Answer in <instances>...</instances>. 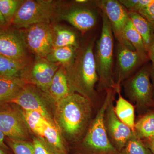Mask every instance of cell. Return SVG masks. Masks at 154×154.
Masks as SVG:
<instances>
[{
	"label": "cell",
	"instance_id": "25",
	"mask_svg": "<svg viewBox=\"0 0 154 154\" xmlns=\"http://www.w3.org/2000/svg\"><path fill=\"white\" fill-rule=\"evenodd\" d=\"M21 113L28 127L37 135L38 137L43 139L45 127L50 122L36 111L23 110Z\"/></svg>",
	"mask_w": 154,
	"mask_h": 154
},
{
	"label": "cell",
	"instance_id": "3",
	"mask_svg": "<svg viewBox=\"0 0 154 154\" xmlns=\"http://www.w3.org/2000/svg\"><path fill=\"white\" fill-rule=\"evenodd\" d=\"M101 36L97 41L94 52L95 63L99 77L98 88L116 89L113 78V33L108 19L102 13Z\"/></svg>",
	"mask_w": 154,
	"mask_h": 154
},
{
	"label": "cell",
	"instance_id": "31",
	"mask_svg": "<svg viewBox=\"0 0 154 154\" xmlns=\"http://www.w3.org/2000/svg\"><path fill=\"white\" fill-rule=\"evenodd\" d=\"M152 0H120L119 2L128 12H138L147 6Z\"/></svg>",
	"mask_w": 154,
	"mask_h": 154
},
{
	"label": "cell",
	"instance_id": "5",
	"mask_svg": "<svg viewBox=\"0 0 154 154\" xmlns=\"http://www.w3.org/2000/svg\"><path fill=\"white\" fill-rule=\"evenodd\" d=\"M115 92L114 89H107L104 103L91 123L84 140L85 146L96 151L103 152H116V149L109 140L105 122L106 110L110 99L115 95Z\"/></svg>",
	"mask_w": 154,
	"mask_h": 154
},
{
	"label": "cell",
	"instance_id": "13",
	"mask_svg": "<svg viewBox=\"0 0 154 154\" xmlns=\"http://www.w3.org/2000/svg\"><path fill=\"white\" fill-rule=\"evenodd\" d=\"M60 66L59 64L48 61L45 58H36L28 74V78L37 88L48 94L53 78Z\"/></svg>",
	"mask_w": 154,
	"mask_h": 154
},
{
	"label": "cell",
	"instance_id": "19",
	"mask_svg": "<svg viewBox=\"0 0 154 154\" xmlns=\"http://www.w3.org/2000/svg\"><path fill=\"white\" fill-rule=\"evenodd\" d=\"M131 21L136 30L142 37L147 51L154 36V25L137 12H128Z\"/></svg>",
	"mask_w": 154,
	"mask_h": 154
},
{
	"label": "cell",
	"instance_id": "39",
	"mask_svg": "<svg viewBox=\"0 0 154 154\" xmlns=\"http://www.w3.org/2000/svg\"><path fill=\"white\" fill-rule=\"evenodd\" d=\"M88 2V1H87V0H76V1H75L76 2L81 3V4L85 3L87 2Z\"/></svg>",
	"mask_w": 154,
	"mask_h": 154
},
{
	"label": "cell",
	"instance_id": "4",
	"mask_svg": "<svg viewBox=\"0 0 154 154\" xmlns=\"http://www.w3.org/2000/svg\"><path fill=\"white\" fill-rule=\"evenodd\" d=\"M56 10L54 1L27 0L19 7L11 24L17 29H25L35 24L48 22Z\"/></svg>",
	"mask_w": 154,
	"mask_h": 154
},
{
	"label": "cell",
	"instance_id": "32",
	"mask_svg": "<svg viewBox=\"0 0 154 154\" xmlns=\"http://www.w3.org/2000/svg\"><path fill=\"white\" fill-rule=\"evenodd\" d=\"M137 13L154 25V0Z\"/></svg>",
	"mask_w": 154,
	"mask_h": 154
},
{
	"label": "cell",
	"instance_id": "34",
	"mask_svg": "<svg viewBox=\"0 0 154 154\" xmlns=\"http://www.w3.org/2000/svg\"><path fill=\"white\" fill-rule=\"evenodd\" d=\"M146 146L151 152L152 154H154V137L147 139Z\"/></svg>",
	"mask_w": 154,
	"mask_h": 154
},
{
	"label": "cell",
	"instance_id": "26",
	"mask_svg": "<svg viewBox=\"0 0 154 154\" xmlns=\"http://www.w3.org/2000/svg\"><path fill=\"white\" fill-rule=\"evenodd\" d=\"M134 131L139 138L154 137V113H149L141 118L135 124Z\"/></svg>",
	"mask_w": 154,
	"mask_h": 154
},
{
	"label": "cell",
	"instance_id": "23",
	"mask_svg": "<svg viewBox=\"0 0 154 154\" xmlns=\"http://www.w3.org/2000/svg\"><path fill=\"white\" fill-rule=\"evenodd\" d=\"M125 37L134 48L143 62L149 59L147 51L146 49L142 37L136 30L130 19L128 20L124 29Z\"/></svg>",
	"mask_w": 154,
	"mask_h": 154
},
{
	"label": "cell",
	"instance_id": "16",
	"mask_svg": "<svg viewBox=\"0 0 154 154\" xmlns=\"http://www.w3.org/2000/svg\"><path fill=\"white\" fill-rule=\"evenodd\" d=\"M27 60L14 59L0 55V79L23 78L29 67Z\"/></svg>",
	"mask_w": 154,
	"mask_h": 154
},
{
	"label": "cell",
	"instance_id": "2",
	"mask_svg": "<svg viewBox=\"0 0 154 154\" xmlns=\"http://www.w3.org/2000/svg\"><path fill=\"white\" fill-rule=\"evenodd\" d=\"M56 105V117L59 128L71 138L79 135L91 119L90 100L81 94L72 93Z\"/></svg>",
	"mask_w": 154,
	"mask_h": 154
},
{
	"label": "cell",
	"instance_id": "6",
	"mask_svg": "<svg viewBox=\"0 0 154 154\" xmlns=\"http://www.w3.org/2000/svg\"><path fill=\"white\" fill-rule=\"evenodd\" d=\"M21 33L25 46L36 58H45L53 49L54 32L49 22L35 24Z\"/></svg>",
	"mask_w": 154,
	"mask_h": 154
},
{
	"label": "cell",
	"instance_id": "11",
	"mask_svg": "<svg viewBox=\"0 0 154 154\" xmlns=\"http://www.w3.org/2000/svg\"><path fill=\"white\" fill-rule=\"evenodd\" d=\"M0 55L16 60L26 59L25 45L21 33L10 25L0 27Z\"/></svg>",
	"mask_w": 154,
	"mask_h": 154
},
{
	"label": "cell",
	"instance_id": "37",
	"mask_svg": "<svg viewBox=\"0 0 154 154\" xmlns=\"http://www.w3.org/2000/svg\"><path fill=\"white\" fill-rule=\"evenodd\" d=\"M150 76L152 77V80L154 89V66L152 65L151 68L150 69Z\"/></svg>",
	"mask_w": 154,
	"mask_h": 154
},
{
	"label": "cell",
	"instance_id": "38",
	"mask_svg": "<svg viewBox=\"0 0 154 154\" xmlns=\"http://www.w3.org/2000/svg\"><path fill=\"white\" fill-rule=\"evenodd\" d=\"M0 154H9L8 151L0 147Z\"/></svg>",
	"mask_w": 154,
	"mask_h": 154
},
{
	"label": "cell",
	"instance_id": "9",
	"mask_svg": "<svg viewBox=\"0 0 154 154\" xmlns=\"http://www.w3.org/2000/svg\"><path fill=\"white\" fill-rule=\"evenodd\" d=\"M150 76V69L145 67L126 84L125 89L128 95L140 107L149 105L152 102V88Z\"/></svg>",
	"mask_w": 154,
	"mask_h": 154
},
{
	"label": "cell",
	"instance_id": "24",
	"mask_svg": "<svg viewBox=\"0 0 154 154\" xmlns=\"http://www.w3.org/2000/svg\"><path fill=\"white\" fill-rule=\"evenodd\" d=\"M54 32L53 48L72 46L79 48L76 35L72 30L59 26L53 27Z\"/></svg>",
	"mask_w": 154,
	"mask_h": 154
},
{
	"label": "cell",
	"instance_id": "29",
	"mask_svg": "<svg viewBox=\"0 0 154 154\" xmlns=\"http://www.w3.org/2000/svg\"><path fill=\"white\" fill-rule=\"evenodd\" d=\"M7 143L14 154H34L32 143L7 137Z\"/></svg>",
	"mask_w": 154,
	"mask_h": 154
},
{
	"label": "cell",
	"instance_id": "14",
	"mask_svg": "<svg viewBox=\"0 0 154 154\" xmlns=\"http://www.w3.org/2000/svg\"><path fill=\"white\" fill-rule=\"evenodd\" d=\"M143 61L135 51L118 44L117 48L116 91L120 90V85Z\"/></svg>",
	"mask_w": 154,
	"mask_h": 154
},
{
	"label": "cell",
	"instance_id": "28",
	"mask_svg": "<svg viewBox=\"0 0 154 154\" xmlns=\"http://www.w3.org/2000/svg\"><path fill=\"white\" fill-rule=\"evenodd\" d=\"M22 2L18 0H0V11L9 25H11Z\"/></svg>",
	"mask_w": 154,
	"mask_h": 154
},
{
	"label": "cell",
	"instance_id": "30",
	"mask_svg": "<svg viewBox=\"0 0 154 154\" xmlns=\"http://www.w3.org/2000/svg\"><path fill=\"white\" fill-rule=\"evenodd\" d=\"M32 143L34 154H57L53 150L44 139L34 137Z\"/></svg>",
	"mask_w": 154,
	"mask_h": 154
},
{
	"label": "cell",
	"instance_id": "22",
	"mask_svg": "<svg viewBox=\"0 0 154 154\" xmlns=\"http://www.w3.org/2000/svg\"><path fill=\"white\" fill-rule=\"evenodd\" d=\"M79 48L68 46L53 48L45 58L50 62L61 65L66 68L72 62Z\"/></svg>",
	"mask_w": 154,
	"mask_h": 154
},
{
	"label": "cell",
	"instance_id": "12",
	"mask_svg": "<svg viewBox=\"0 0 154 154\" xmlns=\"http://www.w3.org/2000/svg\"><path fill=\"white\" fill-rule=\"evenodd\" d=\"M115 96V95H114ZM112 97L106 110L105 122L107 133L119 150L122 149L125 144L135 134L130 128L120 121L114 111Z\"/></svg>",
	"mask_w": 154,
	"mask_h": 154
},
{
	"label": "cell",
	"instance_id": "35",
	"mask_svg": "<svg viewBox=\"0 0 154 154\" xmlns=\"http://www.w3.org/2000/svg\"><path fill=\"white\" fill-rule=\"evenodd\" d=\"M5 134L0 131V147L8 151L10 150V148L5 143Z\"/></svg>",
	"mask_w": 154,
	"mask_h": 154
},
{
	"label": "cell",
	"instance_id": "20",
	"mask_svg": "<svg viewBox=\"0 0 154 154\" xmlns=\"http://www.w3.org/2000/svg\"><path fill=\"white\" fill-rule=\"evenodd\" d=\"M120 91L116 92L118 99L114 107V111L118 118L123 123L134 131V108L132 104L123 98L120 94Z\"/></svg>",
	"mask_w": 154,
	"mask_h": 154
},
{
	"label": "cell",
	"instance_id": "18",
	"mask_svg": "<svg viewBox=\"0 0 154 154\" xmlns=\"http://www.w3.org/2000/svg\"><path fill=\"white\" fill-rule=\"evenodd\" d=\"M26 84V81L24 78L0 79V107L8 104Z\"/></svg>",
	"mask_w": 154,
	"mask_h": 154
},
{
	"label": "cell",
	"instance_id": "36",
	"mask_svg": "<svg viewBox=\"0 0 154 154\" xmlns=\"http://www.w3.org/2000/svg\"><path fill=\"white\" fill-rule=\"evenodd\" d=\"M10 25L6 22L5 19L0 11V27H5Z\"/></svg>",
	"mask_w": 154,
	"mask_h": 154
},
{
	"label": "cell",
	"instance_id": "27",
	"mask_svg": "<svg viewBox=\"0 0 154 154\" xmlns=\"http://www.w3.org/2000/svg\"><path fill=\"white\" fill-rule=\"evenodd\" d=\"M124 154H152L135 134L123 148Z\"/></svg>",
	"mask_w": 154,
	"mask_h": 154
},
{
	"label": "cell",
	"instance_id": "21",
	"mask_svg": "<svg viewBox=\"0 0 154 154\" xmlns=\"http://www.w3.org/2000/svg\"><path fill=\"white\" fill-rule=\"evenodd\" d=\"M56 153L67 154L59 128L55 123H48L43 131V138Z\"/></svg>",
	"mask_w": 154,
	"mask_h": 154
},
{
	"label": "cell",
	"instance_id": "7",
	"mask_svg": "<svg viewBox=\"0 0 154 154\" xmlns=\"http://www.w3.org/2000/svg\"><path fill=\"white\" fill-rule=\"evenodd\" d=\"M96 3L108 19L113 35L118 41V44L135 51L134 48L125 35V27L129 19L128 12L126 9L119 1L116 0L97 1Z\"/></svg>",
	"mask_w": 154,
	"mask_h": 154
},
{
	"label": "cell",
	"instance_id": "1",
	"mask_svg": "<svg viewBox=\"0 0 154 154\" xmlns=\"http://www.w3.org/2000/svg\"><path fill=\"white\" fill-rule=\"evenodd\" d=\"M94 45V42L92 40L79 48L72 62L65 68L72 93L76 92L90 100L95 96L94 88L99 80Z\"/></svg>",
	"mask_w": 154,
	"mask_h": 154
},
{
	"label": "cell",
	"instance_id": "15",
	"mask_svg": "<svg viewBox=\"0 0 154 154\" xmlns=\"http://www.w3.org/2000/svg\"><path fill=\"white\" fill-rule=\"evenodd\" d=\"M60 19L66 21L73 26L85 33L94 27L96 17L94 12L88 8H76L62 14Z\"/></svg>",
	"mask_w": 154,
	"mask_h": 154
},
{
	"label": "cell",
	"instance_id": "10",
	"mask_svg": "<svg viewBox=\"0 0 154 154\" xmlns=\"http://www.w3.org/2000/svg\"><path fill=\"white\" fill-rule=\"evenodd\" d=\"M0 110V131L7 137L25 140L28 137V126L20 113L12 108Z\"/></svg>",
	"mask_w": 154,
	"mask_h": 154
},
{
	"label": "cell",
	"instance_id": "33",
	"mask_svg": "<svg viewBox=\"0 0 154 154\" xmlns=\"http://www.w3.org/2000/svg\"><path fill=\"white\" fill-rule=\"evenodd\" d=\"M149 59L152 62V65L154 66V36L151 44L147 51Z\"/></svg>",
	"mask_w": 154,
	"mask_h": 154
},
{
	"label": "cell",
	"instance_id": "8",
	"mask_svg": "<svg viewBox=\"0 0 154 154\" xmlns=\"http://www.w3.org/2000/svg\"><path fill=\"white\" fill-rule=\"evenodd\" d=\"M34 86L26 84L9 104L19 105L24 110H33L40 113L48 121L55 123L46 107L44 94L45 93Z\"/></svg>",
	"mask_w": 154,
	"mask_h": 154
},
{
	"label": "cell",
	"instance_id": "17",
	"mask_svg": "<svg viewBox=\"0 0 154 154\" xmlns=\"http://www.w3.org/2000/svg\"><path fill=\"white\" fill-rule=\"evenodd\" d=\"M71 93L66 69L61 66L53 78L48 94L57 103Z\"/></svg>",
	"mask_w": 154,
	"mask_h": 154
}]
</instances>
